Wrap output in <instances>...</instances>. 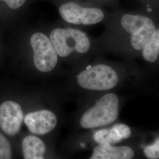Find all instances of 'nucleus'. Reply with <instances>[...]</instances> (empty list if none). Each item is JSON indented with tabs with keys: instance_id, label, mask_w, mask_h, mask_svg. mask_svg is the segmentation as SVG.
<instances>
[{
	"instance_id": "nucleus-6",
	"label": "nucleus",
	"mask_w": 159,
	"mask_h": 159,
	"mask_svg": "<svg viewBox=\"0 0 159 159\" xmlns=\"http://www.w3.org/2000/svg\"><path fill=\"white\" fill-rule=\"evenodd\" d=\"M24 119L21 106L15 102L7 101L0 106V128L8 136L16 135Z\"/></svg>"
},
{
	"instance_id": "nucleus-16",
	"label": "nucleus",
	"mask_w": 159,
	"mask_h": 159,
	"mask_svg": "<svg viewBox=\"0 0 159 159\" xmlns=\"http://www.w3.org/2000/svg\"><path fill=\"white\" fill-rule=\"evenodd\" d=\"M6 2L10 8L16 10L24 4L26 0H1Z\"/></svg>"
},
{
	"instance_id": "nucleus-5",
	"label": "nucleus",
	"mask_w": 159,
	"mask_h": 159,
	"mask_svg": "<svg viewBox=\"0 0 159 159\" xmlns=\"http://www.w3.org/2000/svg\"><path fill=\"white\" fill-rule=\"evenodd\" d=\"M30 43L36 68L43 73L52 71L57 66L58 55L51 40L46 34L36 33L31 36Z\"/></svg>"
},
{
	"instance_id": "nucleus-9",
	"label": "nucleus",
	"mask_w": 159,
	"mask_h": 159,
	"mask_svg": "<svg viewBox=\"0 0 159 159\" xmlns=\"http://www.w3.org/2000/svg\"><path fill=\"white\" fill-rule=\"evenodd\" d=\"M130 129L125 124H117L110 129L96 131L94 134V140L98 144H113L130 136Z\"/></svg>"
},
{
	"instance_id": "nucleus-10",
	"label": "nucleus",
	"mask_w": 159,
	"mask_h": 159,
	"mask_svg": "<svg viewBox=\"0 0 159 159\" xmlns=\"http://www.w3.org/2000/svg\"><path fill=\"white\" fill-rule=\"evenodd\" d=\"M24 159H44L46 145L38 137L30 135L25 137L22 142Z\"/></svg>"
},
{
	"instance_id": "nucleus-11",
	"label": "nucleus",
	"mask_w": 159,
	"mask_h": 159,
	"mask_svg": "<svg viewBox=\"0 0 159 159\" xmlns=\"http://www.w3.org/2000/svg\"><path fill=\"white\" fill-rule=\"evenodd\" d=\"M154 22L144 25L131 34V44L136 50H142L148 41L151 40L156 31Z\"/></svg>"
},
{
	"instance_id": "nucleus-12",
	"label": "nucleus",
	"mask_w": 159,
	"mask_h": 159,
	"mask_svg": "<svg viewBox=\"0 0 159 159\" xmlns=\"http://www.w3.org/2000/svg\"><path fill=\"white\" fill-rule=\"evenodd\" d=\"M152 22L153 21L147 16L130 13L124 14L120 20L123 28L130 34L136 32L144 25Z\"/></svg>"
},
{
	"instance_id": "nucleus-7",
	"label": "nucleus",
	"mask_w": 159,
	"mask_h": 159,
	"mask_svg": "<svg viewBox=\"0 0 159 159\" xmlns=\"http://www.w3.org/2000/svg\"><path fill=\"white\" fill-rule=\"evenodd\" d=\"M24 123L29 130L37 135H44L52 130L57 125L56 114L48 110H41L27 114Z\"/></svg>"
},
{
	"instance_id": "nucleus-14",
	"label": "nucleus",
	"mask_w": 159,
	"mask_h": 159,
	"mask_svg": "<svg viewBox=\"0 0 159 159\" xmlns=\"http://www.w3.org/2000/svg\"><path fill=\"white\" fill-rule=\"evenodd\" d=\"M12 148L8 139L0 133V159H11Z\"/></svg>"
},
{
	"instance_id": "nucleus-4",
	"label": "nucleus",
	"mask_w": 159,
	"mask_h": 159,
	"mask_svg": "<svg viewBox=\"0 0 159 159\" xmlns=\"http://www.w3.org/2000/svg\"><path fill=\"white\" fill-rule=\"evenodd\" d=\"M58 11L65 21L75 25H94L105 18V13L100 8L85 6L76 0L63 2L58 7Z\"/></svg>"
},
{
	"instance_id": "nucleus-8",
	"label": "nucleus",
	"mask_w": 159,
	"mask_h": 159,
	"mask_svg": "<svg viewBox=\"0 0 159 159\" xmlns=\"http://www.w3.org/2000/svg\"><path fill=\"white\" fill-rule=\"evenodd\" d=\"M134 156L133 149L129 147L99 144L94 148L90 159H131Z\"/></svg>"
},
{
	"instance_id": "nucleus-1",
	"label": "nucleus",
	"mask_w": 159,
	"mask_h": 159,
	"mask_svg": "<svg viewBox=\"0 0 159 159\" xmlns=\"http://www.w3.org/2000/svg\"><path fill=\"white\" fill-rule=\"evenodd\" d=\"M119 109L118 97L113 93L107 94L83 114L80 125L84 129L108 125L118 117Z\"/></svg>"
},
{
	"instance_id": "nucleus-15",
	"label": "nucleus",
	"mask_w": 159,
	"mask_h": 159,
	"mask_svg": "<svg viewBox=\"0 0 159 159\" xmlns=\"http://www.w3.org/2000/svg\"><path fill=\"white\" fill-rule=\"evenodd\" d=\"M144 153L146 157L149 159H159V140L157 139L153 144L146 146Z\"/></svg>"
},
{
	"instance_id": "nucleus-2",
	"label": "nucleus",
	"mask_w": 159,
	"mask_h": 159,
	"mask_svg": "<svg viewBox=\"0 0 159 159\" xmlns=\"http://www.w3.org/2000/svg\"><path fill=\"white\" fill-rule=\"evenodd\" d=\"M50 40L57 55L68 57L73 52L85 54L91 48V42L85 33L71 29H56L50 35Z\"/></svg>"
},
{
	"instance_id": "nucleus-17",
	"label": "nucleus",
	"mask_w": 159,
	"mask_h": 159,
	"mask_svg": "<svg viewBox=\"0 0 159 159\" xmlns=\"http://www.w3.org/2000/svg\"><path fill=\"white\" fill-rule=\"evenodd\" d=\"M94 1H104V2H109L111 0H94Z\"/></svg>"
},
{
	"instance_id": "nucleus-3",
	"label": "nucleus",
	"mask_w": 159,
	"mask_h": 159,
	"mask_svg": "<svg viewBox=\"0 0 159 159\" xmlns=\"http://www.w3.org/2000/svg\"><path fill=\"white\" fill-rule=\"evenodd\" d=\"M77 80L83 89L104 91L115 87L119 83V75L111 67L99 64L85 68L77 75Z\"/></svg>"
},
{
	"instance_id": "nucleus-13",
	"label": "nucleus",
	"mask_w": 159,
	"mask_h": 159,
	"mask_svg": "<svg viewBox=\"0 0 159 159\" xmlns=\"http://www.w3.org/2000/svg\"><path fill=\"white\" fill-rule=\"evenodd\" d=\"M143 57L149 63H154L159 56V30L156 29L152 39L142 50Z\"/></svg>"
}]
</instances>
